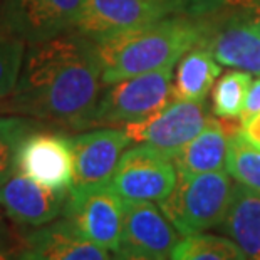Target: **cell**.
<instances>
[{
    "label": "cell",
    "instance_id": "2e32d148",
    "mask_svg": "<svg viewBox=\"0 0 260 260\" xmlns=\"http://www.w3.org/2000/svg\"><path fill=\"white\" fill-rule=\"evenodd\" d=\"M232 121L234 119L210 118L200 135L171 156L176 171L198 175L226 170L230 138L240 131V123L234 124Z\"/></svg>",
    "mask_w": 260,
    "mask_h": 260
},
{
    "label": "cell",
    "instance_id": "9c48e42d",
    "mask_svg": "<svg viewBox=\"0 0 260 260\" xmlns=\"http://www.w3.org/2000/svg\"><path fill=\"white\" fill-rule=\"evenodd\" d=\"M86 0H5L0 19L27 44L76 30Z\"/></svg>",
    "mask_w": 260,
    "mask_h": 260
},
{
    "label": "cell",
    "instance_id": "ffe728a7",
    "mask_svg": "<svg viewBox=\"0 0 260 260\" xmlns=\"http://www.w3.org/2000/svg\"><path fill=\"white\" fill-rule=\"evenodd\" d=\"M250 84L252 74L247 71L225 73L217 81L212 92L213 114L222 119H240Z\"/></svg>",
    "mask_w": 260,
    "mask_h": 260
},
{
    "label": "cell",
    "instance_id": "83f0119b",
    "mask_svg": "<svg viewBox=\"0 0 260 260\" xmlns=\"http://www.w3.org/2000/svg\"><path fill=\"white\" fill-rule=\"evenodd\" d=\"M5 239H7V226H5L2 207H0V242H5Z\"/></svg>",
    "mask_w": 260,
    "mask_h": 260
},
{
    "label": "cell",
    "instance_id": "ba28073f",
    "mask_svg": "<svg viewBox=\"0 0 260 260\" xmlns=\"http://www.w3.org/2000/svg\"><path fill=\"white\" fill-rule=\"evenodd\" d=\"M208 119L203 101L173 99L149 118L123 128L133 143L149 145L171 158L200 135Z\"/></svg>",
    "mask_w": 260,
    "mask_h": 260
},
{
    "label": "cell",
    "instance_id": "484cf974",
    "mask_svg": "<svg viewBox=\"0 0 260 260\" xmlns=\"http://www.w3.org/2000/svg\"><path fill=\"white\" fill-rule=\"evenodd\" d=\"M114 260H168V258L153 255V253L140 252V250H135V248H129V247L123 245L118 252H116Z\"/></svg>",
    "mask_w": 260,
    "mask_h": 260
},
{
    "label": "cell",
    "instance_id": "5b68a950",
    "mask_svg": "<svg viewBox=\"0 0 260 260\" xmlns=\"http://www.w3.org/2000/svg\"><path fill=\"white\" fill-rule=\"evenodd\" d=\"M173 99V68L128 77L101 94L92 126H124L143 121Z\"/></svg>",
    "mask_w": 260,
    "mask_h": 260
},
{
    "label": "cell",
    "instance_id": "7402d4cb",
    "mask_svg": "<svg viewBox=\"0 0 260 260\" xmlns=\"http://www.w3.org/2000/svg\"><path fill=\"white\" fill-rule=\"evenodd\" d=\"M36 126L24 116H0V186L17 171L22 141Z\"/></svg>",
    "mask_w": 260,
    "mask_h": 260
},
{
    "label": "cell",
    "instance_id": "4316f807",
    "mask_svg": "<svg viewBox=\"0 0 260 260\" xmlns=\"http://www.w3.org/2000/svg\"><path fill=\"white\" fill-rule=\"evenodd\" d=\"M0 260H19L17 252L7 247L5 242H0Z\"/></svg>",
    "mask_w": 260,
    "mask_h": 260
},
{
    "label": "cell",
    "instance_id": "30bf717a",
    "mask_svg": "<svg viewBox=\"0 0 260 260\" xmlns=\"http://www.w3.org/2000/svg\"><path fill=\"white\" fill-rule=\"evenodd\" d=\"M74 151V183L71 188L101 186L111 183L121 156L133 140L124 128H98L71 136Z\"/></svg>",
    "mask_w": 260,
    "mask_h": 260
},
{
    "label": "cell",
    "instance_id": "52a82bcc",
    "mask_svg": "<svg viewBox=\"0 0 260 260\" xmlns=\"http://www.w3.org/2000/svg\"><path fill=\"white\" fill-rule=\"evenodd\" d=\"M62 215L99 247L116 253L123 245L124 200L111 183L84 190L71 188Z\"/></svg>",
    "mask_w": 260,
    "mask_h": 260
},
{
    "label": "cell",
    "instance_id": "603a6c76",
    "mask_svg": "<svg viewBox=\"0 0 260 260\" xmlns=\"http://www.w3.org/2000/svg\"><path fill=\"white\" fill-rule=\"evenodd\" d=\"M25 51L27 42L0 19V99L9 98L17 86Z\"/></svg>",
    "mask_w": 260,
    "mask_h": 260
},
{
    "label": "cell",
    "instance_id": "4fadbf2b",
    "mask_svg": "<svg viewBox=\"0 0 260 260\" xmlns=\"http://www.w3.org/2000/svg\"><path fill=\"white\" fill-rule=\"evenodd\" d=\"M68 193L42 186L17 170L0 186V207L12 222L37 229L64 212Z\"/></svg>",
    "mask_w": 260,
    "mask_h": 260
},
{
    "label": "cell",
    "instance_id": "e0dca14e",
    "mask_svg": "<svg viewBox=\"0 0 260 260\" xmlns=\"http://www.w3.org/2000/svg\"><path fill=\"white\" fill-rule=\"evenodd\" d=\"M223 230L247 260H260V193L240 183L234 186Z\"/></svg>",
    "mask_w": 260,
    "mask_h": 260
},
{
    "label": "cell",
    "instance_id": "277c9868",
    "mask_svg": "<svg viewBox=\"0 0 260 260\" xmlns=\"http://www.w3.org/2000/svg\"><path fill=\"white\" fill-rule=\"evenodd\" d=\"M217 4L218 0H86L76 30L98 41L170 17H197Z\"/></svg>",
    "mask_w": 260,
    "mask_h": 260
},
{
    "label": "cell",
    "instance_id": "9a60e30c",
    "mask_svg": "<svg viewBox=\"0 0 260 260\" xmlns=\"http://www.w3.org/2000/svg\"><path fill=\"white\" fill-rule=\"evenodd\" d=\"M180 234L153 202H124L123 245L170 260ZM121 245V247H123Z\"/></svg>",
    "mask_w": 260,
    "mask_h": 260
},
{
    "label": "cell",
    "instance_id": "7c38bea8",
    "mask_svg": "<svg viewBox=\"0 0 260 260\" xmlns=\"http://www.w3.org/2000/svg\"><path fill=\"white\" fill-rule=\"evenodd\" d=\"M200 46L208 49L218 64L260 76V17L234 14L207 24Z\"/></svg>",
    "mask_w": 260,
    "mask_h": 260
},
{
    "label": "cell",
    "instance_id": "ac0fdd59",
    "mask_svg": "<svg viewBox=\"0 0 260 260\" xmlns=\"http://www.w3.org/2000/svg\"><path fill=\"white\" fill-rule=\"evenodd\" d=\"M222 73V64L208 49L197 46L181 57L173 81V99L205 101L215 81Z\"/></svg>",
    "mask_w": 260,
    "mask_h": 260
},
{
    "label": "cell",
    "instance_id": "44dd1931",
    "mask_svg": "<svg viewBox=\"0 0 260 260\" xmlns=\"http://www.w3.org/2000/svg\"><path fill=\"white\" fill-rule=\"evenodd\" d=\"M226 171L237 183L260 193V148L252 145L240 131L230 138Z\"/></svg>",
    "mask_w": 260,
    "mask_h": 260
},
{
    "label": "cell",
    "instance_id": "3957f363",
    "mask_svg": "<svg viewBox=\"0 0 260 260\" xmlns=\"http://www.w3.org/2000/svg\"><path fill=\"white\" fill-rule=\"evenodd\" d=\"M226 170L210 173H178L175 188L158 205L181 237L223 225L234 195Z\"/></svg>",
    "mask_w": 260,
    "mask_h": 260
},
{
    "label": "cell",
    "instance_id": "8992f818",
    "mask_svg": "<svg viewBox=\"0 0 260 260\" xmlns=\"http://www.w3.org/2000/svg\"><path fill=\"white\" fill-rule=\"evenodd\" d=\"M178 180V171L168 154L141 145L128 148L116 167L111 186L124 202L165 200Z\"/></svg>",
    "mask_w": 260,
    "mask_h": 260
},
{
    "label": "cell",
    "instance_id": "6da1fadb",
    "mask_svg": "<svg viewBox=\"0 0 260 260\" xmlns=\"http://www.w3.org/2000/svg\"><path fill=\"white\" fill-rule=\"evenodd\" d=\"M103 86L96 42L71 30L29 44L17 86L4 108L73 131H84L92 128Z\"/></svg>",
    "mask_w": 260,
    "mask_h": 260
},
{
    "label": "cell",
    "instance_id": "cb8c5ba5",
    "mask_svg": "<svg viewBox=\"0 0 260 260\" xmlns=\"http://www.w3.org/2000/svg\"><path fill=\"white\" fill-rule=\"evenodd\" d=\"M240 133L252 145L260 148V111L240 121Z\"/></svg>",
    "mask_w": 260,
    "mask_h": 260
},
{
    "label": "cell",
    "instance_id": "d6986e66",
    "mask_svg": "<svg viewBox=\"0 0 260 260\" xmlns=\"http://www.w3.org/2000/svg\"><path fill=\"white\" fill-rule=\"evenodd\" d=\"M170 260H247V257L230 237L202 232L180 239Z\"/></svg>",
    "mask_w": 260,
    "mask_h": 260
},
{
    "label": "cell",
    "instance_id": "5bb4252c",
    "mask_svg": "<svg viewBox=\"0 0 260 260\" xmlns=\"http://www.w3.org/2000/svg\"><path fill=\"white\" fill-rule=\"evenodd\" d=\"M17 255L19 260H114L66 217L27 234Z\"/></svg>",
    "mask_w": 260,
    "mask_h": 260
},
{
    "label": "cell",
    "instance_id": "d4e9b609",
    "mask_svg": "<svg viewBox=\"0 0 260 260\" xmlns=\"http://www.w3.org/2000/svg\"><path fill=\"white\" fill-rule=\"evenodd\" d=\"M260 111V77L255 81H252L250 89H248L247 99H245V106H243V111L240 116V121L252 116L253 113Z\"/></svg>",
    "mask_w": 260,
    "mask_h": 260
},
{
    "label": "cell",
    "instance_id": "7a4b0ae2",
    "mask_svg": "<svg viewBox=\"0 0 260 260\" xmlns=\"http://www.w3.org/2000/svg\"><path fill=\"white\" fill-rule=\"evenodd\" d=\"M205 32L207 22L178 15L98 39L94 42L103 84L111 86L133 76L173 68L190 49L200 46Z\"/></svg>",
    "mask_w": 260,
    "mask_h": 260
},
{
    "label": "cell",
    "instance_id": "8fae6325",
    "mask_svg": "<svg viewBox=\"0 0 260 260\" xmlns=\"http://www.w3.org/2000/svg\"><path fill=\"white\" fill-rule=\"evenodd\" d=\"M17 170L46 188L69 191L74 183L71 138L34 129L20 145Z\"/></svg>",
    "mask_w": 260,
    "mask_h": 260
},
{
    "label": "cell",
    "instance_id": "f1b7e54d",
    "mask_svg": "<svg viewBox=\"0 0 260 260\" xmlns=\"http://www.w3.org/2000/svg\"><path fill=\"white\" fill-rule=\"evenodd\" d=\"M0 111H5V108H4V104H0Z\"/></svg>",
    "mask_w": 260,
    "mask_h": 260
}]
</instances>
